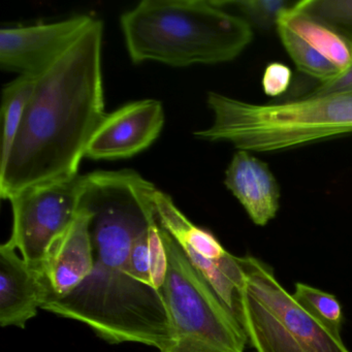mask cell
<instances>
[{
  "instance_id": "cell-1",
  "label": "cell",
  "mask_w": 352,
  "mask_h": 352,
  "mask_svg": "<svg viewBox=\"0 0 352 352\" xmlns=\"http://www.w3.org/2000/svg\"><path fill=\"white\" fill-rule=\"evenodd\" d=\"M156 189L135 170L86 175L82 205L91 213L94 269L72 294L50 298L43 310L85 323L109 343L133 342L160 351L170 345L172 323L162 292L131 271L133 242L158 222Z\"/></svg>"
},
{
  "instance_id": "cell-2",
  "label": "cell",
  "mask_w": 352,
  "mask_h": 352,
  "mask_svg": "<svg viewBox=\"0 0 352 352\" xmlns=\"http://www.w3.org/2000/svg\"><path fill=\"white\" fill-rule=\"evenodd\" d=\"M104 24L94 19L79 40L36 77L0 195L77 176L88 143L106 116L102 49Z\"/></svg>"
},
{
  "instance_id": "cell-3",
  "label": "cell",
  "mask_w": 352,
  "mask_h": 352,
  "mask_svg": "<svg viewBox=\"0 0 352 352\" xmlns=\"http://www.w3.org/2000/svg\"><path fill=\"white\" fill-rule=\"evenodd\" d=\"M133 63L218 65L240 56L253 28L215 0H144L120 18Z\"/></svg>"
},
{
  "instance_id": "cell-4",
  "label": "cell",
  "mask_w": 352,
  "mask_h": 352,
  "mask_svg": "<svg viewBox=\"0 0 352 352\" xmlns=\"http://www.w3.org/2000/svg\"><path fill=\"white\" fill-rule=\"evenodd\" d=\"M207 104L213 122L195 135L244 151H284L352 133V96H298L257 104L209 92Z\"/></svg>"
},
{
  "instance_id": "cell-5",
  "label": "cell",
  "mask_w": 352,
  "mask_h": 352,
  "mask_svg": "<svg viewBox=\"0 0 352 352\" xmlns=\"http://www.w3.org/2000/svg\"><path fill=\"white\" fill-rule=\"evenodd\" d=\"M238 261L236 317L255 352H351L298 304L270 265L251 255Z\"/></svg>"
},
{
  "instance_id": "cell-6",
  "label": "cell",
  "mask_w": 352,
  "mask_h": 352,
  "mask_svg": "<svg viewBox=\"0 0 352 352\" xmlns=\"http://www.w3.org/2000/svg\"><path fill=\"white\" fill-rule=\"evenodd\" d=\"M160 232L168 253L162 292L172 323V341L190 340L222 351L244 352L248 341L238 319L193 267L180 245L162 226Z\"/></svg>"
},
{
  "instance_id": "cell-7",
  "label": "cell",
  "mask_w": 352,
  "mask_h": 352,
  "mask_svg": "<svg viewBox=\"0 0 352 352\" xmlns=\"http://www.w3.org/2000/svg\"><path fill=\"white\" fill-rule=\"evenodd\" d=\"M85 188L86 175H77L28 187L10 197L13 228L8 242L30 267L41 272L52 243L75 221Z\"/></svg>"
},
{
  "instance_id": "cell-8",
  "label": "cell",
  "mask_w": 352,
  "mask_h": 352,
  "mask_svg": "<svg viewBox=\"0 0 352 352\" xmlns=\"http://www.w3.org/2000/svg\"><path fill=\"white\" fill-rule=\"evenodd\" d=\"M154 207L158 223L180 245L193 267L207 280L228 310L236 314V300L243 279L238 256L223 248L209 230L193 224L170 195L156 189Z\"/></svg>"
},
{
  "instance_id": "cell-9",
  "label": "cell",
  "mask_w": 352,
  "mask_h": 352,
  "mask_svg": "<svg viewBox=\"0 0 352 352\" xmlns=\"http://www.w3.org/2000/svg\"><path fill=\"white\" fill-rule=\"evenodd\" d=\"M82 15L54 23L0 30V67L20 76L38 77L63 56L91 25Z\"/></svg>"
},
{
  "instance_id": "cell-10",
  "label": "cell",
  "mask_w": 352,
  "mask_h": 352,
  "mask_svg": "<svg viewBox=\"0 0 352 352\" xmlns=\"http://www.w3.org/2000/svg\"><path fill=\"white\" fill-rule=\"evenodd\" d=\"M164 110L156 100H138L107 114L88 143L85 157L94 160L129 158L160 137Z\"/></svg>"
},
{
  "instance_id": "cell-11",
  "label": "cell",
  "mask_w": 352,
  "mask_h": 352,
  "mask_svg": "<svg viewBox=\"0 0 352 352\" xmlns=\"http://www.w3.org/2000/svg\"><path fill=\"white\" fill-rule=\"evenodd\" d=\"M91 213L82 205L75 221L47 251L41 273L50 288V298H63L91 273L94 245L90 232Z\"/></svg>"
},
{
  "instance_id": "cell-12",
  "label": "cell",
  "mask_w": 352,
  "mask_h": 352,
  "mask_svg": "<svg viewBox=\"0 0 352 352\" xmlns=\"http://www.w3.org/2000/svg\"><path fill=\"white\" fill-rule=\"evenodd\" d=\"M16 251L9 242L0 246V325L24 329L48 300L50 288Z\"/></svg>"
},
{
  "instance_id": "cell-13",
  "label": "cell",
  "mask_w": 352,
  "mask_h": 352,
  "mask_svg": "<svg viewBox=\"0 0 352 352\" xmlns=\"http://www.w3.org/2000/svg\"><path fill=\"white\" fill-rule=\"evenodd\" d=\"M224 185L240 201L253 223L265 226L276 217L281 190L269 164L238 150L226 170Z\"/></svg>"
},
{
  "instance_id": "cell-14",
  "label": "cell",
  "mask_w": 352,
  "mask_h": 352,
  "mask_svg": "<svg viewBox=\"0 0 352 352\" xmlns=\"http://www.w3.org/2000/svg\"><path fill=\"white\" fill-rule=\"evenodd\" d=\"M277 28H285L313 53L337 67L342 74L352 67V42L304 9V0L284 12Z\"/></svg>"
},
{
  "instance_id": "cell-15",
  "label": "cell",
  "mask_w": 352,
  "mask_h": 352,
  "mask_svg": "<svg viewBox=\"0 0 352 352\" xmlns=\"http://www.w3.org/2000/svg\"><path fill=\"white\" fill-rule=\"evenodd\" d=\"M36 77L19 76L7 84L3 91V139H1V155H0V170H3L9 162L19 133L24 113L34 90Z\"/></svg>"
},
{
  "instance_id": "cell-16",
  "label": "cell",
  "mask_w": 352,
  "mask_h": 352,
  "mask_svg": "<svg viewBox=\"0 0 352 352\" xmlns=\"http://www.w3.org/2000/svg\"><path fill=\"white\" fill-rule=\"evenodd\" d=\"M298 304L313 318L327 327L336 337L341 338L343 312L341 305L335 296L298 282L294 294Z\"/></svg>"
},
{
  "instance_id": "cell-17",
  "label": "cell",
  "mask_w": 352,
  "mask_h": 352,
  "mask_svg": "<svg viewBox=\"0 0 352 352\" xmlns=\"http://www.w3.org/2000/svg\"><path fill=\"white\" fill-rule=\"evenodd\" d=\"M226 10L234 9L251 28L269 30L277 28L278 21L284 12L296 5L289 0H240V1H215Z\"/></svg>"
},
{
  "instance_id": "cell-18",
  "label": "cell",
  "mask_w": 352,
  "mask_h": 352,
  "mask_svg": "<svg viewBox=\"0 0 352 352\" xmlns=\"http://www.w3.org/2000/svg\"><path fill=\"white\" fill-rule=\"evenodd\" d=\"M304 9L352 42V0H304Z\"/></svg>"
},
{
  "instance_id": "cell-19",
  "label": "cell",
  "mask_w": 352,
  "mask_h": 352,
  "mask_svg": "<svg viewBox=\"0 0 352 352\" xmlns=\"http://www.w3.org/2000/svg\"><path fill=\"white\" fill-rule=\"evenodd\" d=\"M151 228L140 234L133 242L131 251V271L138 281L154 288L152 283L149 246V234Z\"/></svg>"
},
{
  "instance_id": "cell-20",
  "label": "cell",
  "mask_w": 352,
  "mask_h": 352,
  "mask_svg": "<svg viewBox=\"0 0 352 352\" xmlns=\"http://www.w3.org/2000/svg\"><path fill=\"white\" fill-rule=\"evenodd\" d=\"M292 78L294 74L287 65L281 63H270L265 67L261 80L263 92L270 98L284 96L292 85Z\"/></svg>"
},
{
  "instance_id": "cell-21",
  "label": "cell",
  "mask_w": 352,
  "mask_h": 352,
  "mask_svg": "<svg viewBox=\"0 0 352 352\" xmlns=\"http://www.w3.org/2000/svg\"><path fill=\"white\" fill-rule=\"evenodd\" d=\"M352 96V67L327 83H318L298 96Z\"/></svg>"
},
{
  "instance_id": "cell-22",
  "label": "cell",
  "mask_w": 352,
  "mask_h": 352,
  "mask_svg": "<svg viewBox=\"0 0 352 352\" xmlns=\"http://www.w3.org/2000/svg\"><path fill=\"white\" fill-rule=\"evenodd\" d=\"M160 352H226L216 349L211 346L199 343V342L189 341V340H176L173 341L166 349Z\"/></svg>"
}]
</instances>
